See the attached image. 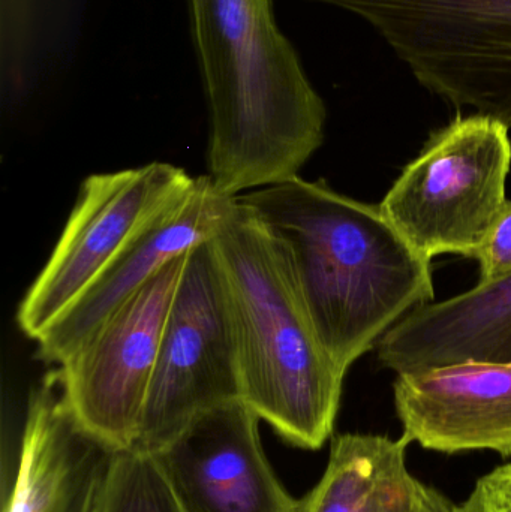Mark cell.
<instances>
[{
	"mask_svg": "<svg viewBox=\"0 0 511 512\" xmlns=\"http://www.w3.org/2000/svg\"><path fill=\"white\" fill-rule=\"evenodd\" d=\"M212 243L236 321L243 402L287 444L320 450L347 373L324 349L281 245L239 200Z\"/></svg>",
	"mask_w": 511,
	"mask_h": 512,
	"instance_id": "3",
	"label": "cell"
},
{
	"mask_svg": "<svg viewBox=\"0 0 511 512\" xmlns=\"http://www.w3.org/2000/svg\"><path fill=\"white\" fill-rule=\"evenodd\" d=\"M371 24L420 84L511 128V0H311Z\"/></svg>",
	"mask_w": 511,
	"mask_h": 512,
	"instance_id": "5",
	"label": "cell"
},
{
	"mask_svg": "<svg viewBox=\"0 0 511 512\" xmlns=\"http://www.w3.org/2000/svg\"><path fill=\"white\" fill-rule=\"evenodd\" d=\"M242 400L239 339L212 240L186 256L134 448L155 454L204 411Z\"/></svg>",
	"mask_w": 511,
	"mask_h": 512,
	"instance_id": "6",
	"label": "cell"
},
{
	"mask_svg": "<svg viewBox=\"0 0 511 512\" xmlns=\"http://www.w3.org/2000/svg\"><path fill=\"white\" fill-rule=\"evenodd\" d=\"M95 512H185L149 453L117 451Z\"/></svg>",
	"mask_w": 511,
	"mask_h": 512,
	"instance_id": "15",
	"label": "cell"
},
{
	"mask_svg": "<svg viewBox=\"0 0 511 512\" xmlns=\"http://www.w3.org/2000/svg\"><path fill=\"white\" fill-rule=\"evenodd\" d=\"M396 414L408 444L444 454L511 457V361H462L398 373Z\"/></svg>",
	"mask_w": 511,
	"mask_h": 512,
	"instance_id": "11",
	"label": "cell"
},
{
	"mask_svg": "<svg viewBox=\"0 0 511 512\" xmlns=\"http://www.w3.org/2000/svg\"><path fill=\"white\" fill-rule=\"evenodd\" d=\"M456 512H511V463L480 478Z\"/></svg>",
	"mask_w": 511,
	"mask_h": 512,
	"instance_id": "17",
	"label": "cell"
},
{
	"mask_svg": "<svg viewBox=\"0 0 511 512\" xmlns=\"http://www.w3.org/2000/svg\"><path fill=\"white\" fill-rule=\"evenodd\" d=\"M509 126L494 117H456L431 135L393 183L380 209L426 261L474 258L507 204Z\"/></svg>",
	"mask_w": 511,
	"mask_h": 512,
	"instance_id": "4",
	"label": "cell"
},
{
	"mask_svg": "<svg viewBox=\"0 0 511 512\" xmlns=\"http://www.w3.org/2000/svg\"><path fill=\"white\" fill-rule=\"evenodd\" d=\"M194 182L165 162L87 177L53 254L18 306L20 330L38 339Z\"/></svg>",
	"mask_w": 511,
	"mask_h": 512,
	"instance_id": "7",
	"label": "cell"
},
{
	"mask_svg": "<svg viewBox=\"0 0 511 512\" xmlns=\"http://www.w3.org/2000/svg\"><path fill=\"white\" fill-rule=\"evenodd\" d=\"M116 453L77 420L59 369L51 370L30 393L3 512H95Z\"/></svg>",
	"mask_w": 511,
	"mask_h": 512,
	"instance_id": "12",
	"label": "cell"
},
{
	"mask_svg": "<svg viewBox=\"0 0 511 512\" xmlns=\"http://www.w3.org/2000/svg\"><path fill=\"white\" fill-rule=\"evenodd\" d=\"M473 259L479 261L480 282H494L511 274V201Z\"/></svg>",
	"mask_w": 511,
	"mask_h": 512,
	"instance_id": "16",
	"label": "cell"
},
{
	"mask_svg": "<svg viewBox=\"0 0 511 512\" xmlns=\"http://www.w3.org/2000/svg\"><path fill=\"white\" fill-rule=\"evenodd\" d=\"M375 349L381 366L396 375L470 360L511 361V274L417 307Z\"/></svg>",
	"mask_w": 511,
	"mask_h": 512,
	"instance_id": "13",
	"label": "cell"
},
{
	"mask_svg": "<svg viewBox=\"0 0 511 512\" xmlns=\"http://www.w3.org/2000/svg\"><path fill=\"white\" fill-rule=\"evenodd\" d=\"M210 110L207 176L230 195L299 176L326 107L279 30L272 0H189Z\"/></svg>",
	"mask_w": 511,
	"mask_h": 512,
	"instance_id": "2",
	"label": "cell"
},
{
	"mask_svg": "<svg viewBox=\"0 0 511 512\" xmlns=\"http://www.w3.org/2000/svg\"><path fill=\"white\" fill-rule=\"evenodd\" d=\"M408 445L402 436H336L323 477L290 512H416L420 481L408 471Z\"/></svg>",
	"mask_w": 511,
	"mask_h": 512,
	"instance_id": "14",
	"label": "cell"
},
{
	"mask_svg": "<svg viewBox=\"0 0 511 512\" xmlns=\"http://www.w3.org/2000/svg\"><path fill=\"white\" fill-rule=\"evenodd\" d=\"M416 512H456V504L438 490L420 483Z\"/></svg>",
	"mask_w": 511,
	"mask_h": 512,
	"instance_id": "18",
	"label": "cell"
},
{
	"mask_svg": "<svg viewBox=\"0 0 511 512\" xmlns=\"http://www.w3.org/2000/svg\"><path fill=\"white\" fill-rule=\"evenodd\" d=\"M260 417L243 400L197 415L150 454L185 512H290L296 499L276 477Z\"/></svg>",
	"mask_w": 511,
	"mask_h": 512,
	"instance_id": "9",
	"label": "cell"
},
{
	"mask_svg": "<svg viewBox=\"0 0 511 512\" xmlns=\"http://www.w3.org/2000/svg\"><path fill=\"white\" fill-rule=\"evenodd\" d=\"M236 197L219 191L209 176L156 216L89 289L38 339L45 363L68 360L96 328L174 259L215 239L236 206Z\"/></svg>",
	"mask_w": 511,
	"mask_h": 512,
	"instance_id": "10",
	"label": "cell"
},
{
	"mask_svg": "<svg viewBox=\"0 0 511 512\" xmlns=\"http://www.w3.org/2000/svg\"><path fill=\"white\" fill-rule=\"evenodd\" d=\"M237 200L278 240L324 349L345 373L434 300L431 262L380 206L300 176Z\"/></svg>",
	"mask_w": 511,
	"mask_h": 512,
	"instance_id": "1",
	"label": "cell"
},
{
	"mask_svg": "<svg viewBox=\"0 0 511 512\" xmlns=\"http://www.w3.org/2000/svg\"><path fill=\"white\" fill-rule=\"evenodd\" d=\"M188 254L165 265L57 367L77 420L113 450L137 444L165 322Z\"/></svg>",
	"mask_w": 511,
	"mask_h": 512,
	"instance_id": "8",
	"label": "cell"
}]
</instances>
